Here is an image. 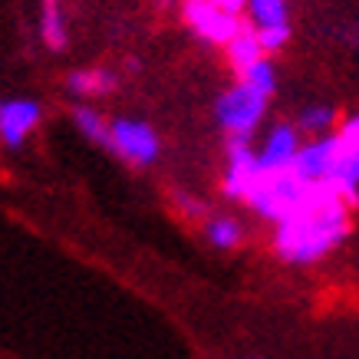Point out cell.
<instances>
[{
	"mask_svg": "<svg viewBox=\"0 0 359 359\" xmlns=\"http://www.w3.org/2000/svg\"><path fill=\"white\" fill-rule=\"evenodd\" d=\"M339 139L346 142V145H353V149H359V116H353V119H346L343 126H339L337 132Z\"/></svg>",
	"mask_w": 359,
	"mask_h": 359,
	"instance_id": "cell-21",
	"label": "cell"
},
{
	"mask_svg": "<svg viewBox=\"0 0 359 359\" xmlns=\"http://www.w3.org/2000/svg\"><path fill=\"white\" fill-rule=\"evenodd\" d=\"M228 162H224V195L234 198V201H248L254 185L261 182V162H257V152L250 149L248 135H228Z\"/></svg>",
	"mask_w": 359,
	"mask_h": 359,
	"instance_id": "cell-6",
	"label": "cell"
},
{
	"mask_svg": "<svg viewBox=\"0 0 359 359\" xmlns=\"http://www.w3.org/2000/svg\"><path fill=\"white\" fill-rule=\"evenodd\" d=\"M238 83H244V86H250L254 93H261L264 99L273 96V89H277V69H273V63L264 56L257 66H250L248 73L238 79Z\"/></svg>",
	"mask_w": 359,
	"mask_h": 359,
	"instance_id": "cell-17",
	"label": "cell"
},
{
	"mask_svg": "<svg viewBox=\"0 0 359 359\" xmlns=\"http://www.w3.org/2000/svg\"><path fill=\"white\" fill-rule=\"evenodd\" d=\"M310 185L290 168V172H277V175H261V182L254 185L248 205L261 215L264 221L280 224L283 218H290L297 208L306 201Z\"/></svg>",
	"mask_w": 359,
	"mask_h": 359,
	"instance_id": "cell-2",
	"label": "cell"
},
{
	"mask_svg": "<svg viewBox=\"0 0 359 359\" xmlns=\"http://www.w3.org/2000/svg\"><path fill=\"white\" fill-rule=\"evenodd\" d=\"M119 86V76L112 69H73L66 76V89L73 96H109L112 89Z\"/></svg>",
	"mask_w": 359,
	"mask_h": 359,
	"instance_id": "cell-12",
	"label": "cell"
},
{
	"mask_svg": "<svg viewBox=\"0 0 359 359\" xmlns=\"http://www.w3.org/2000/svg\"><path fill=\"white\" fill-rule=\"evenodd\" d=\"M333 122H337V112H333V106H306V109L300 112V129L310 132L313 139H320V135H330Z\"/></svg>",
	"mask_w": 359,
	"mask_h": 359,
	"instance_id": "cell-18",
	"label": "cell"
},
{
	"mask_svg": "<svg viewBox=\"0 0 359 359\" xmlns=\"http://www.w3.org/2000/svg\"><path fill=\"white\" fill-rule=\"evenodd\" d=\"M43 119L40 102L33 99H4L0 102V142L4 149H20L27 135H30Z\"/></svg>",
	"mask_w": 359,
	"mask_h": 359,
	"instance_id": "cell-9",
	"label": "cell"
},
{
	"mask_svg": "<svg viewBox=\"0 0 359 359\" xmlns=\"http://www.w3.org/2000/svg\"><path fill=\"white\" fill-rule=\"evenodd\" d=\"M254 359H261V356H254Z\"/></svg>",
	"mask_w": 359,
	"mask_h": 359,
	"instance_id": "cell-23",
	"label": "cell"
},
{
	"mask_svg": "<svg viewBox=\"0 0 359 359\" xmlns=\"http://www.w3.org/2000/svg\"><path fill=\"white\" fill-rule=\"evenodd\" d=\"M304 149V142H300V132L297 126L290 122H280V126H273L267 132V139H264L261 152H257V162H261V172L264 175H277V172H290L297 165V155Z\"/></svg>",
	"mask_w": 359,
	"mask_h": 359,
	"instance_id": "cell-8",
	"label": "cell"
},
{
	"mask_svg": "<svg viewBox=\"0 0 359 359\" xmlns=\"http://www.w3.org/2000/svg\"><path fill=\"white\" fill-rule=\"evenodd\" d=\"M248 20L254 30L290 23L287 20V0H248Z\"/></svg>",
	"mask_w": 359,
	"mask_h": 359,
	"instance_id": "cell-14",
	"label": "cell"
},
{
	"mask_svg": "<svg viewBox=\"0 0 359 359\" xmlns=\"http://www.w3.org/2000/svg\"><path fill=\"white\" fill-rule=\"evenodd\" d=\"M211 4H218L224 13H234V17H241V13L248 11V0H211Z\"/></svg>",
	"mask_w": 359,
	"mask_h": 359,
	"instance_id": "cell-22",
	"label": "cell"
},
{
	"mask_svg": "<svg viewBox=\"0 0 359 359\" xmlns=\"http://www.w3.org/2000/svg\"><path fill=\"white\" fill-rule=\"evenodd\" d=\"M257 36H261L264 53H277V50H283V46L290 43V23H283V27H264V30H257Z\"/></svg>",
	"mask_w": 359,
	"mask_h": 359,
	"instance_id": "cell-19",
	"label": "cell"
},
{
	"mask_svg": "<svg viewBox=\"0 0 359 359\" xmlns=\"http://www.w3.org/2000/svg\"><path fill=\"white\" fill-rule=\"evenodd\" d=\"M73 122H76V129L86 135V139H93L96 145H109V122L102 119L96 109H89V106H76L73 109Z\"/></svg>",
	"mask_w": 359,
	"mask_h": 359,
	"instance_id": "cell-15",
	"label": "cell"
},
{
	"mask_svg": "<svg viewBox=\"0 0 359 359\" xmlns=\"http://www.w3.org/2000/svg\"><path fill=\"white\" fill-rule=\"evenodd\" d=\"M182 17H185L188 30L195 33L198 40H205L208 46H228L244 30L241 17L224 13L211 0H182Z\"/></svg>",
	"mask_w": 359,
	"mask_h": 359,
	"instance_id": "cell-5",
	"label": "cell"
},
{
	"mask_svg": "<svg viewBox=\"0 0 359 359\" xmlns=\"http://www.w3.org/2000/svg\"><path fill=\"white\" fill-rule=\"evenodd\" d=\"M40 36L50 50H63L66 46V13L60 0H40Z\"/></svg>",
	"mask_w": 359,
	"mask_h": 359,
	"instance_id": "cell-13",
	"label": "cell"
},
{
	"mask_svg": "<svg viewBox=\"0 0 359 359\" xmlns=\"http://www.w3.org/2000/svg\"><path fill=\"white\" fill-rule=\"evenodd\" d=\"M205 234H208V241H211L215 248H221V250L238 248L241 238H244V231H241V224L234 218H208Z\"/></svg>",
	"mask_w": 359,
	"mask_h": 359,
	"instance_id": "cell-16",
	"label": "cell"
},
{
	"mask_svg": "<svg viewBox=\"0 0 359 359\" xmlns=\"http://www.w3.org/2000/svg\"><path fill=\"white\" fill-rule=\"evenodd\" d=\"M327 185L333 188L349 208L359 205V149H353V145L343 142L339 158H337V165H333V175H330Z\"/></svg>",
	"mask_w": 359,
	"mask_h": 359,
	"instance_id": "cell-10",
	"label": "cell"
},
{
	"mask_svg": "<svg viewBox=\"0 0 359 359\" xmlns=\"http://www.w3.org/2000/svg\"><path fill=\"white\" fill-rule=\"evenodd\" d=\"M112 155H119L122 162L135 165V168H149L158 158L162 145L152 126H145L139 119H112L109 122V145Z\"/></svg>",
	"mask_w": 359,
	"mask_h": 359,
	"instance_id": "cell-4",
	"label": "cell"
},
{
	"mask_svg": "<svg viewBox=\"0 0 359 359\" xmlns=\"http://www.w3.org/2000/svg\"><path fill=\"white\" fill-rule=\"evenodd\" d=\"M264 112H267V99L261 93H254L250 86L238 83L231 86L228 93H221L218 106H215V116H218V126L224 135H248L261 126Z\"/></svg>",
	"mask_w": 359,
	"mask_h": 359,
	"instance_id": "cell-3",
	"label": "cell"
},
{
	"mask_svg": "<svg viewBox=\"0 0 359 359\" xmlns=\"http://www.w3.org/2000/svg\"><path fill=\"white\" fill-rule=\"evenodd\" d=\"M224 56H228V66L234 69V73H238V79H241L250 69V66H257L267 53H264L257 30H254L250 23H244V30H241L228 46H224Z\"/></svg>",
	"mask_w": 359,
	"mask_h": 359,
	"instance_id": "cell-11",
	"label": "cell"
},
{
	"mask_svg": "<svg viewBox=\"0 0 359 359\" xmlns=\"http://www.w3.org/2000/svg\"><path fill=\"white\" fill-rule=\"evenodd\" d=\"M175 205L185 211L188 218H208V208L198 201V198H191V195H185V191H175Z\"/></svg>",
	"mask_w": 359,
	"mask_h": 359,
	"instance_id": "cell-20",
	"label": "cell"
},
{
	"mask_svg": "<svg viewBox=\"0 0 359 359\" xmlns=\"http://www.w3.org/2000/svg\"><path fill=\"white\" fill-rule=\"evenodd\" d=\"M349 234V205L330 185H310V195L273 231V250L290 264H313Z\"/></svg>",
	"mask_w": 359,
	"mask_h": 359,
	"instance_id": "cell-1",
	"label": "cell"
},
{
	"mask_svg": "<svg viewBox=\"0 0 359 359\" xmlns=\"http://www.w3.org/2000/svg\"><path fill=\"white\" fill-rule=\"evenodd\" d=\"M339 149H343L339 135H320V139L304 142L294 172L304 178L306 185H327L330 175H333V165L339 158Z\"/></svg>",
	"mask_w": 359,
	"mask_h": 359,
	"instance_id": "cell-7",
	"label": "cell"
}]
</instances>
